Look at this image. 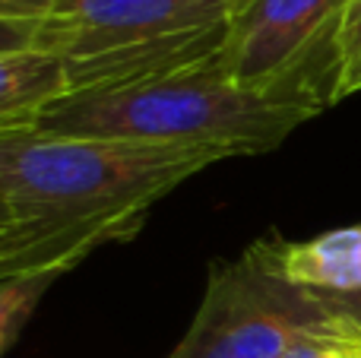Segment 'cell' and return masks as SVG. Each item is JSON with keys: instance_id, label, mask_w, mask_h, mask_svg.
<instances>
[{"instance_id": "cell-11", "label": "cell", "mask_w": 361, "mask_h": 358, "mask_svg": "<svg viewBox=\"0 0 361 358\" xmlns=\"http://www.w3.org/2000/svg\"><path fill=\"white\" fill-rule=\"evenodd\" d=\"M358 70H361V0H349L336 32V101H343L345 86H349V80Z\"/></svg>"}, {"instance_id": "cell-15", "label": "cell", "mask_w": 361, "mask_h": 358, "mask_svg": "<svg viewBox=\"0 0 361 358\" xmlns=\"http://www.w3.org/2000/svg\"><path fill=\"white\" fill-rule=\"evenodd\" d=\"M13 219H19V216H16V209H13L10 197L0 190V226H6V222H13Z\"/></svg>"}, {"instance_id": "cell-14", "label": "cell", "mask_w": 361, "mask_h": 358, "mask_svg": "<svg viewBox=\"0 0 361 358\" xmlns=\"http://www.w3.org/2000/svg\"><path fill=\"white\" fill-rule=\"evenodd\" d=\"M317 298L333 314L345 317V321H352L355 327H361V292H355V295H320L317 292Z\"/></svg>"}, {"instance_id": "cell-4", "label": "cell", "mask_w": 361, "mask_h": 358, "mask_svg": "<svg viewBox=\"0 0 361 358\" xmlns=\"http://www.w3.org/2000/svg\"><path fill=\"white\" fill-rule=\"evenodd\" d=\"M349 0H238L212 70L250 92L336 101V32Z\"/></svg>"}, {"instance_id": "cell-1", "label": "cell", "mask_w": 361, "mask_h": 358, "mask_svg": "<svg viewBox=\"0 0 361 358\" xmlns=\"http://www.w3.org/2000/svg\"><path fill=\"white\" fill-rule=\"evenodd\" d=\"M317 114L320 108L305 101L250 92L209 63L133 86L67 92L38 114L32 130L260 156Z\"/></svg>"}, {"instance_id": "cell-5", "label": "cell", "mask_w": 361, "mask_h": 358, "mask_svg": "<svg viewBox=\"0 0 361 358\" xmlns=\"http://www.w3.org/2000/svg\"><path fill=\"white\" fill-rule=\"evenodd\" d=\"M238 0H57L38 25V51L61 61L124 51L231 16Z\"/></svg>"}, {"instance_id": "cell-3", "label": "cell", "mask_w": 361, "mask_h": 358, "mask_svg": "<svg viewBox=\"0 0 361 358\" xmlns=\"http://www.w3.org/2000/svg\"><path fill=\"white\" fill-rule=\"evenodd\" d=\"M317 292L301 289L276 260V232L241 257H216L184 340L169 358H282L301 336L336 323Z\"/></svg>"}, {"instance_id": "cell-8", "label": "cell", "mask_w": 361, "mask_h": 358, "mask_svg": "<svg viewBox=\"0 0 361 358\" xmlns=\"http://www.w3.org/2000/svg\"><path fill=\"white\" fill-rule=\"evenodd\" d=\"M61 95H67V73L57 54L32 48L0 57V133L35 127Z\"/></svg>"}, {"instance_id": "cell-13", "label": "cell", "mask_w": 361, "mask_h": 358, "mask_svg": "<svg viewBox=\"0 0 361 358\" xmlns=\"http://www.w3.org/2000/svg\"><path fill=\"white\" fill-rule=\"evenodd\" d=\"M57 0H0V19H25V23H42Z\"/></svg>"}, {"instance_id": "cell-9", "label": "cell", "mask_w": 361, "mask_h": 358, "mask_svg": "<svg viewBox=\"0 0 361 358\" xmlns=\"http://www.w3.org/2000/svg\"><path fill=\"white\" fill-rule=\"evenodd\" d=\"M61 276H67V273L54 270V273H38V276H29V279L0 283V358L19 340V333H23V327L29 323V317L35 314L44 292Z\"/></svg>"}, {"instance_id": "cell-12", "label": "cell", "mask_w": 361, "mask_h": 358, "mask_svg": "<svg viewBox=\"0 0 361 358\" xmlns=\"http://www.w3.org/2000/svg\"><path fill=\"white\" fill-rule=\"evenodd\" d=\"M38 25H42V23H25V19H0V57L35 48V44H38Z\"/></svg>"}, {"instance_id": "cell-10", "label": "cell", "mask_w": 361, "mask_h": 358, "mask_svg": "<svg viewBox=\"0 0 361 358\" xmlns=\"http://www.w3.org/2000/svg\"><path fill=\"white\" fill-rule=\"evenodd\" d=\"M361 355V327L339 317L324 330L301 336L282 358H358Z\"/></svg>"}, {"instance_id": "cell-16", "label": "cell", "mask_w": 361, "mask_h": 358, "mask_svg": "<svg viewBox=\"0 0 361 358\" xmlns=\"http://www.w3.org/2000/svg\"><path fill=\"white\" fill-rule=\"evenodd\" d=\"M352 92H361V70H358V73H355V76H352V80H349V86H345L343 99H345V95H352Z\"/></svg>"}, {"instance_id": "cell-17", "label": "cell", "mask_w": 361, "mask_h": 358, "mask_svg": "<svg viewBox=\"0 0 361 358\" xmlns=\"http://www.w3.org/2000/svg\"><path fill=\"white\" fill-rule=\"evenodd\" d=\"M358 358H361V355H358Z\"/></svg>"}, {"instance_id": "cell-6", "label": "cell", "mask_w": 361, "mask_h": 358, "mask_svg": "<svg viewBox=\"0 0 361 358\" xmlns=\"http://www.w3.org/2000/svg\"><path fill=\"white\" fill-rule=\"evenodd\" d=\"M143 209L102 216H35L0 226V283L29 279L38 273H70L89 254L118 245L140 232Z\"/></svg>"}, {"instance_id": "cell-7", "label": "cell", "mask_w": 361, "mask_h": 358, "mask_svg": "<svg viewBox=\"0 0 361 358\" xmlns=\"http://www.w3.org/2000/svg\"><path fill=\"white\" fill-rule=\"evenodd\" d=\"M276 260L286 279L320 295L361 292V222L333 228L311 241H286L276 235Z\"/></svg>"}, {"instance_id": "cell-2", "label": "cell", "mask_w": 361, "mask_h": 358, "mask_svg": "<svg viewBox=\"0 0 361 358\" xmlns=\"http://www.w3.org/2000/svg\"><path fill=\"white\" fill-rule=\"evenodd\" d=\"M222 159L231 156L222 149L51 137L25 127L0 133V190L19 219L149 213L162 197Z\"/></svg>"}]
</instances>
